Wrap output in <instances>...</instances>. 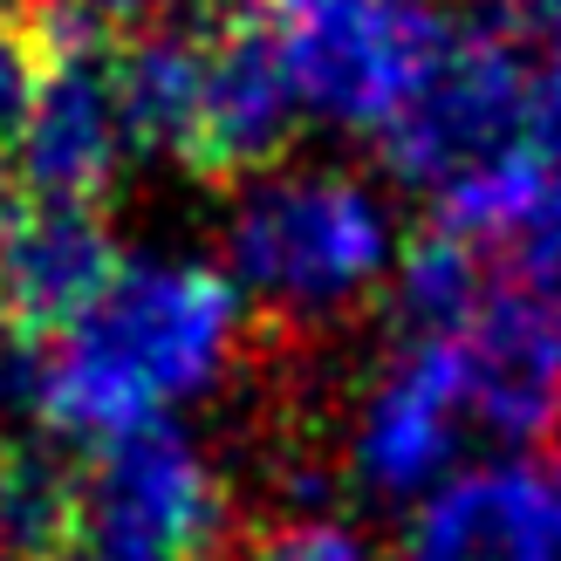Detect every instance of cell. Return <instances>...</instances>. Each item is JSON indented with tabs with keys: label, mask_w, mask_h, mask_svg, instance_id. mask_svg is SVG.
Returning a JSON list of instances; mask_svg holds the SVG:
<instances>
[{
	"label": "cell",
	"mask_w": 561,
	"mask_h": 561,
	"mask_svg": "<svg viewBox=\"0 0 561 561\" xmlns=\"http://www.w3.org/2000/svg\"><path fill=\"white\" fill-rule=\"evenodd\" d=\"M240 350V288L199 261H124L82 316L27 350V411L69 445L164 425V411L227 377Z\"/></svg>",
	"instance_id": "1"
},
{
	"label": "cell",
	"mask_w": 561,
	"mask_h": 561,
	"mask_svg": "<svg viewBox=\"0 0 561 561\" xmlns=\"http://www.w3.org/2000/svg\"><path fill=\"white\" fill-rule=\"evenodd\" d=\"M261 27L301 110L377 137L404 117L459 35L438 0H288Z\"/></svg>",
	"instance_id": "2"
},
{
	"label": "cell",
	"mask_w": 561,
	"mask_h": 561,
	"mask_svg": "<svg viewBox=\"0 0 561 561\" xmlns=\"http://www.w3.org/2000/svg\"><path fill=\"white\" fill-rule=\"evenodd\" d=\"M227 247L240 267V295H261L288 316L343 308L363 288H377L383 267L398 261L383 206L335 172H301L247 192Z\"/></svg>",
	"instance_id": "3"
},
{
	"label": "cell",
	"mask_w": 561,
	"mask_h": 561,
	"mask_svg": "<svg viewBox=\"0 0 561 561\" xmlns=\"http://www.w3.org/2000/svg\"><path fill=\"white\" fill-rule=\"evenodd\" d=\"M227 486L172 425L103 438L76 466L69 548L82 561H219Z\"/></svg>",
	"instance_id": "4"
},
{
	"label": "cell",
	"mask_w": 561,
	"mask_h": 561,
	"mask_svg": "<svg viewBox=\"0 0 561 561\" xmlns=\"http://www.w3.org/2000/svg\"><path fill=\"white\" fill-rule=\"evenodd\" d=\"M55 21H62V48H55L35 117H27L21 145L8 158V199L103 213L110 185L137 151V137L124 124V96H117V42L69 14Z\"/></svg>",
	"instance_id": "5"
},
{
	"label": "cell",
	"mask_w": 561,
	"mask_h": 561,
	"mask_svg": "<svg viewBox=\"0 0 561 561\" xmlns=\"http://www.w3.org/2000/svg\"><path fill=\"white\" fill-rule=\"evenodd\" d=\"M472 425L466 411V363L453 335H398L377 377L356 398L350 425V480L370 500H425L453 480V453Z\"/></svg>",
	"instance_id": "6"
},
{
	"label": "cell",
	"mask_w": 561,
	"mask_h": 561,
	"mask_svg": "<svg viewBox=\"0 0 561 561\" xmlns=\"http://www.w3.org/2000/svg\"><path fill=\"white\" fill-rule=\"evenodd\" d=\"M520 110H527V69L507 42L459 27L432 82L404 103V117L390 124L377 145L390 172L411 185H453L459 172L486 164L520 145Z\"/></svg>",
	"instance_id": "7"
},
{
	"label": "cell",
	"mask_w": 561,
	"mask_h": 561,
	"mask_svg": "<svg viewBox=\"0 0 561 561\" xmlns=\"http://www.w3.org/2000/svg\"><path fill=\"white\" fill-rule=\"evenodd\" d=\"M459 363H466V411L472 425L507 438V445H535L561 425V301L541 295L535 280H493V295L480 301L459 335Z\"/></svg>",
	"instance_id": "8"
},
{
	"label": "cell",
	"mask_w": 561,
	"mask_h": 561,
	"mask_svg": "<svg viewBox=\"0 0 561 561\" xmlns=\"http://www.w3.org/2000/svg\"><path fill=\"white\" fill-rule=\"evenodd\" d=\"M124 254L117 233L103 227L96 206H42V199H8L0 206V322L8 343L42 350L90 308Z\"/></svg>",
	"instance_id": "9"
},
{
	"label": "cell",
	"mask_w": 561,
	"mask_h": 561,
	"mask_svg": "<svg viewBox=\"0 0 561 561\" xmlns=\"http://www.w3.org/2000/svg\"><path fill=\"white\" fill-rule=\"evenodd\" d=\"M398 561H561V500L520 459L466 466L411 507Z\"/></svg>",
	"instance_id": "10"
},
{
	"label": "cell",
	"mask_w": 561,
	"mask_h": 561,
	"mask_svg": "<svg viewBox=\"0 0 561 561\" xmlns=\"http://www.w3.org/2000/svg\"><path fill=\"white\" fill-rule=\"evenodd\" d=\"M493 295L486 254L445 233H417L398 261V322L404 335H459Z\"/></svg>",
	"instance_id": "11"
},
{
	"label": "cell",
	"mask_w": 561,
	"mask_h": 561,
	"mask_svg": "<svg viewBox=\"0 0 561 561\" xmlns=\"http://www.w3.org/2000/svg\"><path fill=\"white\" fill-rule=\"evenodd\" d=\"M247 561H377V554L343 520L288 514V520H274V527H261V535L247 541Z\"/></svg>",
	"instance_id": "12"
},
{
	"label": "cell",
	"mask_w": 561,
	"mask_h": 561,
	"mask_svg": "<svg viewBox=\"0 0 561 561\" xmlns=\"http://www.w3.org/2000/svg\"><path fill=\"white\" fill-rule=\"evenodd\" d=\"M520 145L561 192V48L541 55V69L527 76V110H520Z\"/></svg>",
	"instance_id": "13"
},
{
	"label": "cell",
	"mask_w": 561,
	"mask_h": 561,
	"mask_svg": "<svg viewBox=\"0 0 561 561\" xmlns=\"http://www.w3.org/2000/svg\"><path fill=\"white\" fill-rule=\"evenodd\" d=\"M48 8L82 21V27H96V35H110V42H124V35H145V27H158V21L199 14V8H213V0H48Z\"/></svg>",
	"instance_id": "14"
},
{
	"label": "cell",
	"mask_w": 561,
	"mask_h": 561,
	"mask_svg": "<svg viewBox=\"0 0 561 561\" xmlns=\"http://www.w3.org/2000/svg\"><path fill=\"white\" fill-rule=\"evenodd\" d=\"M480 35H493V42H507L514 55L527 48V42H554L561 48V0H480Z\"/></svg>",
	"instance_id": "15"
},
{
	"label": "cell",
	"mask_w": 561,
	"mask_h": 561,
	"mask_svg": "<svg viewBox=\"0 0 561 561\" xmlns=\"http://www.w3.org/2000/svg\"><path fill=\"white\" fill-rule=\"evenodd\" d=\"M520 254H527V280H535L541 295L561 301V192H554V213L535 227V240H527Z\"/></svg>",
	"instance_id": "16"
},
{
	"label": "cell",
	"mask_w": 561,
	"mask_h": 561,
	"mask_svg": "<svg viewBox=\"0 0 561 561\" xmlns=\"http://www.w3.org/2000/svg\"><path fill=\"white\" fill-rule=\"evenodd\" d=\"M548 486H554V500H561V445H554V472H548Z\"/></svg>",
	"instance_id": "17"
},
{
	"label": "cell",
	"mask_w": 561,
	"mask_h": 561,
	"mask_svg": "<svg viewBox=\"0 0 561 561\" xmlns=\"http://www.w3.org/2000/svg\"><path fill=\"white\" fill-rule=\"evenodd\" d=\"M48 561H82V554H76V548H69V554H48Z\"/></svg>",
	"instance_id": "18"
},
{
	"label": "cell",
	"mask_w": 561,
	"mask_h": 561,
	"mask_svg": "<svg viewBox=\"0 0 561 561\" xmlns=\"http://www.w3.org/2000/svg\"><path fill=\"white\" fill-rule=\"evenodd\" d=\"M0 335H8V322H0Z\"/></svg>",
	"instance_id": "19"
}]
</instances>
